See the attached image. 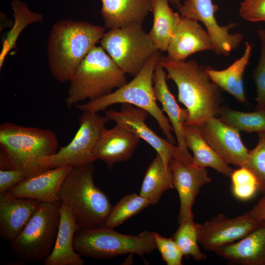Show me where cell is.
I'll return each mask as SVG.
<instances>
[{
	"label": "cell",
	"instance_id": "cell-16",
	"mask_svg": "<svg viewBox=\"0 0 265 265\" xmlns=\"http://www.w3.org/2000/svg\"><path fill=\"white\" fill-rule=\"evenodd\" d=\"M72 168L71 166H63L47 169L27 178L6 192L16 197L41 202L59 201L60 190Z\"/></svg>",
	"mask_w": 265,
	"mask_h": 265
},
{
	"label": "cell",
	"instance_id": "cell-27",
	"mask_svg": "<svg viewBox=\"0 0 265 265\" xmlns=\"http://www.w3.org/2000/svg\"><path fill=\"white\" fill-rule=\"evenodd\" d=\"M174 188L169 169L165 168L160 156L157 153L147 168L139 194L150 205H156L166 190Z\"/></svg>",
	"mask_w": 265,
	"mask_h": 265
},
{
	"label": "cell",
	"instance_id": "cell-13",
	"mask_svg": "<svg viewBox=\"0 0 265 265\" xmlns=\"http://www.w3.org/2000/svg\"><path fill=\"white\" fill-rule=\"evenodd\" d=\"M262 221L252 219L248 212L233 218L219 214L202 224L197 223L198 242L206 250L215 252L241 239Z\"/></svg>",
	"mask_w": 265,
	"mask_h": 265
},
{
	"label": "cell",
	"instance_id": "cell-29",
	"mask_svg": "<svg viewBox=\"0 0 265 265\" xmlns=\"http://www.w3.org/2000/svg\"><path fill=\"white\" fill-rule=\"evenodd\" d=\"M11 5L13 10L15 24L2 42L0 55V68L5 56L15 48L17 39L23 29L31 23L41 22L43 19L42 14L30 11L27 5L21 0H13Z\"/></svg>",
	"mask_w": 265,
	"mask_h": 265
},
{
	"label": "cell",
	"instance_id": "cell-11",
	"mask_svg": "<svg viewBox=\"0 0 265 265\" xmlns=\"http://www.w3.org/2000/svg\"><path fill=\"white\" fill-rule=\"evenodd\" d=\"M178 9L182 17L193 19L204 24L217 55L228 56L243 39L240 33L229 32L237 24L231 23L226 26L218 24L215 17L218 6L213 4L212 0H185Z\"/></svg>",
	"mask_w": 265,
	"mask_h": 265
},
{
	"label": "cell",
	"instance_id": "cell-38",
	"mask_svg": "<svg viewBox=\"0 0 265 265\" xmlns=\"http://www.w3.org/2000/svg\"><path fill=\"white\" fill-rule=\"evenodd\" d=\"M248 212L255 220L265 221V194Z\"/></svg>",
	"mask_w": 265,
	"mask_h": 265
},
{
	"label": "cell",
	"instance_id": "cell-30",
	"mask_svg": "<svg viewBox=\"0 0 265 265\" xmlns=\"http://www.w3.org/2000/svg\"><path fill=\"white\" fill-rule=\"evenodd\" d=\"M149 205L150 202L140 194L127 195L112 207L106 219L105 226L114 229Z\"/></svg>",
	"mask_w": 265,
	"mask_h": 265
},
{
	"label": "cell",
	"instance_id": "cell-4",
	"mask_svg": "<svg viewBox=\"0 0 265 265\" xmlns=\"http://www.w3.org/2000/svg\"><path fill=\"white\" fill-rule=\"evenodd\" d=\"M93 163L72 167L59 193V201L74 214L78 229L105 226L112 207L108 196L94 184Z\"/></svg>",
	"mask_w": 265,
	"mask_h": 265
},
{
	"label": "cell",
	"instance_id": "cell-21",
	"mask_svg": "<svg viewBox=\"0 0 265 265\" xmlns=\"http://www.w3.org/2000/svg\"><path fill=\"white\" fill-rule=\"evenodd\" d=\"M214 252L231 264L265 265V221L241 239Z\"/></svg>",
	"mask_w": 265,
	"mask_h": 265
},
{
	"label": "cell",
	"instance_id": "cell-10",
	"mask_svg": "<svg viewBox=\"0 0 265 265\" xmlns=\"http://www.w3.org/2000/svg\"><path fill=\"white\" fill-rule=\"evenodd\" d=\"M82 112L79 118V128L70 142L54 154L39 159L44 168L73 167L93 161L91 159L93 150L102 132L110 120L106 115L101 116L97 112Z\"/></svg>",
	"mask_w": 265,
	"mask_h": 265
},
{
	"label": "cell",
	"instance_id": "cell-37",
	"mask_svg": "<svg viewBox=\"0 0 265 265\" xmlns=\"http://www.w3.org/2000/svg\"><path fill=\"white\" fill-rule=\"evenodd\" d=\"M28 177L26 174L20 169H0V193L7 191Z\"/></svg>",
	"mask_w": 265,
	"mask_h": 265
},
{
	"label": "cell",
	"instance_id": "cell-36",
	"mask_svg": "<svg viewBox=\"0 0 265 265\" xmlns=\"http://www.w3.org/2000/svg\"><path fill=\"white\" fill-rule=\"evenodd\" d=\"M239 15L249 22H265V0H243Z\"/></svg>",
	"mask_w": 265,
	"mask_h": 265
},
{
	"label": "cell",
	"instance_id": "cell-32",
	"mask_svg": "<svg viewBox=\"0 0 265 265\" xmlns=\"http://www.w3.org/2000/svg\"><path fill=\"white\" fill-rule=\"evenodd\" d=\"M230 178L233 194L238 200H249L254 197L258 191L256 177L244 167L234 170Z\"/></svg>",
	"mask_w": 265,
	"mask_h": 265
},
{
	"label": "cell",
	"instance_id": "cell-2",
	"mask_svg": "<svg viewBox=\"0 0 265 265\" xmlns=\"http://www.w3.org/2000/svg\"><path fill=\"white\" fill-rule=\"evenodd\" d=\"M159 62L167 72V80H173L178 91V101L188 111L187 124L199 126L217 115L221 106V89L193 60L175 61L166 56Z\"/></svg>",
	"mask_w": 265,
	"mask_h": 265
},
{
	"label": "cell",
	"instance_id": "cell-3",
	"mask_svg": "<svg viewBox=\"0 0 265 265\" xmlns=\"http://www.w3.org/2000/svg\"><path fill=\"white\" fill-rule=\"evenodd\" d=\"M58 146L57 136L51 130L3 123L0 126V169L37 175L47 169L39 159L56 153Z\"/></svg>",
	"mask_w": 265,
	"mask_h": 265
},
{
	"label": "cell",
	"instance_id": "cell-34",
	"mask_svg": "<svg viewBox=\"0 0 265 265\" xmlns=\"http://www.w3.org/2000/svg\"><path fill=\"white\" fill-rule=\"evenodd\" d=\"M257 34L261 43V54L253 72L257 90L256 110L265 107V28L259 29Z\"/></svg>",
	"mask_w": 265,
	"mask_h": 265
},
{
	"label": "cell",
	"instance_id": "cell-19",
	"mask_svg": "<svg viewBox=\"0 0 265 265\" xmlns=\"http://www.w3.org/2000/svg\"><path fill=\"white\" fill-rule=\"evenodd\" d=\"M214 48L207 30L198 21L181 16L167 52L168 59L185 61L191 54Z\"/></svg>",
	"mask_w": 265,
	"mask_h": 265
},
{
	"label": "cell",
	"instance_id": "cell-20",
	"mask_svg": "<svg viewBox=\"0 0 265 265\" xmlns=\"http://www.w3.org/2000/svg\"><path fill=\"white\" fill-rule=\"evenodd\" d=\"M41 202L0 193V236L11 243L24 229Z\"/></svg>",
	"mask_w": 265,
	"mask_h": 265
},
{
	"label": "cell",
	"instance_id": "cell-25",
	"mask_svg": "<svg viewBox=\"0 0 265 265\" xmlns=\"http://www.w3.org/2000/svg\"><path fill=\"white\" fill-rule=\"evenodd\" d=\"M184 132L186 146L193 154L194 165L202 168H212L230 178L234 169L205 141L198 126L185 123Z\"/></svg>",
	"mask_w": 265,
	"mask_h": 265
},
{
	"label": "cell",
	"instance_id": "cell-23",
	"mask_svg": "<svg viewBox=\"0 0 265 265\" xmlns=\"http://www.w3.org/2000/svg\"><path fill=\"white\" fill-rule=\"evenodd\" d=\"M101 14L108 29L142 25L151 11L152 0H100Z\"/></svg>",
	"mask_w": 265,
	"mask_h": 265
},
{
	"label": "cell",
	"instance_id": "cell-7",
	"mask_svg": "<svg viewBox=\"0 0 265 265\" xmlns=\"http://www.w3.org/2000/svg\"><path fill=\"white\" fill-rule=\"evenodd\" d=\"M73 247L81 256L98 260L127 254L142 257L157 248L153 232L143 231L137 235H125L106 226L78 229L74 237Z\"/></svg>",
	"mask_w": 265,
	"mask_h": 265
},
{
	"label": "cell",
	"instance_id": "cell-28",
	"mask_svg": "<svg viewBox=\"0 0 265 265\" xmlns=\"http://www.w3.org/2000/svg\"><path fill=\"white\" fill-rule=\"evenodd\" d=\"M217 115L222 122L239 131L258 133L265 132V107L245 112L221 106Z\"/></svg>",
	"mask_w": 265,
	"mask_h": 265
},
{
	"label": "cell",
	"instance_id": "cell-6",
	"mask_svg": "<svg viewBox=\"0 0 265 265\" xmlns=\"http://www.w3.org/2000/svg\"><path fill=\"white\" fill-rule=\"evenodd\" d=\"M161 54L159 51L146 63L141 71L129 82L109 94L82 104L76 108L81 111L98 112L116 104H129L146 110L158 122L167 140L175 144L170 121L158 106L154 91V74Z\"/></svg>",
	"mask_w": 265,
	"mask_h": 265
},
{
	"label": "cell",
	"instance_id": "cell-8",
	"mask_svg": "<svg viewBox=\"0 0 265 265\" xmlns=\"http://www.w3.org/2000/svg\"><path fill=\"white\" fill-rule=\"evenodd\" d=\"M62 202H41L20 234L10 243L19 261L37 263L52 252L60 222Z\"/></svg>",
	"mask_w": 265,
	"mask_h": 265
},
{
	"label": "cell",
	"instance_id": "cell-31",
	"mask_svg": "<svg viewBox=\"0 0 265 265\" xmlns=\"http://www.w3.org/2000/svg\"><path fill=\"white\" fill-rule=\"evenodd\" d=\"M193 218H188L180 223L172 238L184 256L192 257L199 262L206 260L207 256L198 245L197 225Z\"/></svg>",
	"mask_w": 265,
	"mask_h": 265
},
{
	"label": "cell",
	"instance_id": "cell-5",
	"mask_svg": "<svg viewBox=\"0 0 265 265\" xmlns=\"http://www.w3.org/2000/svg\"><path fill=\"white\" fill-rule=\"evenodd\" d=\"M65 103L68 108L83 100H94L126 84L125 74L101 46L87 54L70 80Z\"/></svg>",
	"mask_w": 265,
	"mask_h": 265
},
{
	"label": "cell",
	"instance_id": "cell-12",
	"mask_svg": "<svg viewBox=\"0 0 265 265\" xmlns=\"http://www.w3.org/2000/svg\"><path fill=\"white\" fill-rule=\"evenodd\" d=\"M149 113L129 104H122L119 110L110 109L106 116L110 121L135 133L152 146L161 157L166 169L171 159L186 164L177 146L157 135L146 124Z\"/></svg>",
	"mask_w": 265,
	"mask_h": 265
},
{
	"label": "cell",
	"instance_id": "cell-1",
	"mask_svg": "<svg viewBox=\"0 0 265 265\" xmlns=\"http://www.w3.org/2000/svg\"><path fill=\"white\" fill-rule=\"evenodd\" d=\"M106 28L86 21L71 19L54 24L47 48L53 77L61 83L69 81L88 52L100 41Z\"/></svg>",
	"mask_w": 265,
	"mask_h": 265
},
{
	"label": "cell",
	"instance_id": "cell-18",
	"mask_svg": "<svg viewBox=\"0 0 265 265\" xmlns=\"http://www.w3.org/2000/svg\"><path fill=\"white\" fill-rule=\"evenodd\" d=\"M166 78V73L159 61L153 78L155 98L161 104L163 111L168 115L176 136L177 146L186 163L192 164L193 157L189 154L186 146L184 132V124L188 118V111L178 104L168 87Z\"/></svg>",
	"mask_w": 265,
	"mask_h": 265
},
{
	"label": "cell",
	"instance_id": "cell-9",
	"mask_svg": "<svg viewBox=\"0 0 265 265\" xmlns=\"http://www.w3.org/2000/svg\"><path fill=\"white\" fill-rule=\"evenodd\" d=\"M100 42L118 67L133 77L159 51L142 25L110 29Z\"/></svg>",
	"mask_w": 265,
	"mask_h": 265
},
{
	"label": "cell",
	"instance_id": "cell-39",
	"mask_svg": "<svg viewBox=\"0 0 265 265\" xmlns=\"http://www.w3.org/2000/svg\"><path fill=\"white\" fill-rule=\"evenodd\" d=\"M168 1L177 8L181 4V0H168Z\"/></svg>",
	"mask_w": 265,
	"mask_h": 265
},
{
	"label": "cell",
	"instance_id": "cell-26",
	"mask_svg": "<svg viewBox=\"0 0 265 265\" xmlns=\"http://www.w3.org/2000/svg\"><path fill=\"white\" fill-rule=\"evenodd\" d=\"M168 0H152V27L149 36L157 49L167 51L170 42L181 20V16L174 12Z\"/></svg>",
	"mask_w": 265,
	"mask_h": 265
},
{
	"label": "cell",
	"instance_id": "cell-22",
	"mask_svg": "<svg viewBox=\"0 0 265 265\" xmlns=\"http://www.w3.org/2000/svg\"><path fill=\"white\" fill-rule=\"evenodd\" d=\"M60 222L53 248L43 261L44 265H83L84 262L73 247L74 235L78 229L76 219L69 207L62 203Z\"/></svg>",
	"mask_w": 265,
	"mask_h": 265
},
{
	"label": "cell",
	"instance_id": "cell-14",
	"mask_svg": "<svg viewBox=\"0 0 265 265\" xmlns=\"http://www.w3.org/2000/svg\"><path fill=\"white\" fill-rule=\"evenodd\" d=\"M208 144L229 164L238 167L245 163L249 150L244 146L239 131L212 117L198 126Z\"/></svg>",
	"mask_w": 265,
	"mask_h": 265
},
{
	"label": "cell",
	"instance_id": "cell-15",
	"mask_svg": "<svg viewBox=\"0 0 265 265\" xmlns=\"http://www.w3.org/2000/svg\"><path fill=\"white\" fill-rule=\"evenodd\" d=\"M168 168L174 188L177 190L180 203L178 223L194 217L192 208L202 186L212 182L205 168L192 164H185L171 159Z\"/></svg>",
	"mask_w": 265,
	"mask_h": 265
},
{
	"label": "cell",
	"instance_id": "cell-17",
	"mask_svg": "<svg viewBox=\"0 0 265 265\" xmlns=\"http://www.w3.org/2000/svg\"><path fill=\"white\" fill-rule=\"evenodd\" d=\"M140 138L133 132L116 124L102 132L92 154V160H101L111 169L117 162L129 160Z\"/></svg>",
	"mask_w": 265,
	"mask_h": 265
},
{
	"label": "cell",
	"instance_id": "cell-35",
	"mask_svg": "<svg viewBox=\"0 0 265 265\" xmlns=\"http://www.w3.org/2000/svg\"><path fill=\"white\" fill-rule=\"evenodd\" d=\"M156 247L167 265H182L184 255L173 239L153 232Z\"/></svg>",
	"mask_w": 265,
	"mask_h": 265
},
{
	"label": "cell",
	"instance_id": "cell-33",
	"mask_svg": "<svg viewBox=\"0 0 265 265\" xmlns=\"http://www.w3.org/2000/svg\"><path fill=\"white\" fill-rule=\"evenodd\" d=\"M256 146L249 151L248 158L242 167L248 169L256 177L258 191L265 194V132L258 133Z\"/></svg>",
	"mask_w": 265,
	"mask_h": 265
},
{
	"label": "cell",
	"instance_id": "cell-24",
	"mask_svg": "<svg viewBox=\"0 0 265 265\" xmlns=\"http://www.w3.org/2000/svg\"><path fill=\"white\" fill-rule=\"evenodd\" d=\"M244 52L241 57L236 59L227 68L217 70L210 66H203L211 80L221 89L232 95L238 101L246 102L245 94L243 74L251 56L252 46L245 43Z\"/></svg>",
	"mask_w": 265,
	"mask_h": 265
}]
</instances>
